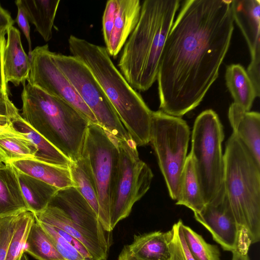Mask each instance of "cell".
Listing matches in <instances>:
<instances>
[{
	"instance_id": "cell-19",
	"label": "cell",
	"mask_w": 260,
	"mask_h": 260,
	"mask_svg": "<svg viewBox=\"0 0 260 260\" xmlns=\"http://www.w3.org/2000/svg\"><path fill=\"white\" fill-rule=\"evenodd\" d=\"M9 164L17 172L39 179L58 189L74 186L69 167L57 166L35 158L15 160Z\"/></svg>"
},
{
	"instance_id": "cell-23",
	"label": "cell",
	"mask_w": 260,
	"mask_h": 260,
	"mask_svg": "<svg viewBox=\"0 0 260 260\" xmlns=\"http://www.w3.org/2000/svg\"><path fill=\"white\" fill-rule=\"evenodd\" d=\"M37 152L35 145L11 123L0 132V159L4 164L35 158Z\"/></svg>"
},
{
	"instance_id": "cell-24",
	"label": "cell",
	"mask_w": 260,
	"mask_h": 260,
	"mask_svg": "<svg viewBox=\"0 0 260 260\" xmlns=\"http://www.w3.org/2000/svg\"><path fill=\"white\" fill-rule=\"evenodd\" d=\"M29 21L46 42L52 37V28L60 0H21Z\"/></svg>"
},
{
	"instance_id": "cell-14",
	"label": "cell",
	"mask_w": 260,
	"mask_h": 260,
	"mask_svg": "<svg viewBox=\"0 0 260 260\" xmlns=\"http://www.w3.org/2000/svg\"><path fill=\"white\" fill-rule=\"evenodd\" d=\"M193 214L195 219L210 233L224 250L232 252L236 249L238 227L225 195L206 204L200 212Z\"/></svg>"
},
{
	"instance_id": "cell-37",
	"label": "cell",
	"mask_w": 260,
	"mask_h": 260,
	"mask_svg": "<svg viewBox=\"0 0 260 260\" xmlns=\"http://www.w3.org/2000/svg\"><path fill=\"white\" fill-rule=\"evenodd\" d=\"M15 4L17 7V14L16 17V22L23 32L28 44V56L32 51L31 42L30 39V28L26 11L22 4L21 0L15 1Z\"/></svg>"
},
{
	"instance_id": "cell-40",
	"label": "cell",
	"mask_w": 260,
	"mask_h": 260,
	"mask_svg": "<svg viewBox=\"0 0 260 260\" xmlns=\"http://www.w3.org/2000/svg\"><path fill=\"white\" fill-rule=\"evenodd\" d=\"M118 260H138L131 253L128 245L124 246L119 255Z\"/></svg>"
},
{
	"instance_id": "cell-5",
	"label": "cell",
	"mask_w": 260,
	"mask_h": 260,
	"mask_svg": "<svg viewBox=\"0 0 260 260\" xmlns=\"http://www.w3.org/2000/svg\"><path fill=\"white\" fill-rule=\"evenodd\" d=\"M23 119L70 161L81 156L90 122L70 104L28 83L21 93Z\"/></svg>"
},
{
	"instance_id": "cell-3",
	"label": "cell",
	"mask_w": 260,
	"mask_h": 260,
	"mask_svg": "<svg viewBox=\"0 0 260 260\" xmlns=\"http://www.w3.org/2000/svg\"><path fill=\"white\" fill-rule=\"evenodd\" d=\"M68 44L72 55L91 72L137 146L149 143L152 111L115 67L106 48L73 35Z\"/></svg>"
},
{
	"instance_id": "cell-26",
	"label": "cell",
	"mask_w": 260,
	"mask_h": 260,
	"mask_svg": "<svg viewBox=\"0 0 260 260\" xmlns=\"http://www.w3.org/2000/svg\"><path fill=\"white\" fill-rule=\"evenodd\" d=\"M13 127L22 134L36 147L35 158L57 166L69 168L70 160L52 144L34 130L19 114L11 121Z\"/></svg>"
},
{
	"instance_id": "cell-16",
	"label": "cell",
	"mask_w": 260,
	"mask_h": 260,
	"mask_svg": "<svg viewBox=\"0 0 260 260\" xmlns=\"http://www.w3.org/2000/svg\"><path fill=\"white\" fill-rule=\"evenodd\" d=\"M3 52V71L5 82L15 86L25 84L29 77L30 62L25 52L19 30L13 25L7 30Z\"/></svg>"
},
{
	"instance_id": "cell-11",
	"label": "cell",
	"mask_w": 260,
	"mask_h": 260,
	"mask_svg": "<svg viewBox=\"0 0 260 260\" xmlns=\"http://www.w3.org/2000/svg\"><path fill=\"white\" fill-rule=\"evenodd\" d=\"M28 57L30 62L28 83L66 101L90 122L98 124L93 114L53 60L48 45L35 47Z\"/></svg>"
},
{
	"instance_id": "cell-7",
	"label": "cell",
	"mask_w": 260,
	"mask_h": 260,
	"mask_svg": "<svg viewBox=\"0 0 260 260\" xmlns=\"http://www.w3.org/2000/svg\"><path fill=\"white\" fill-rule=\"evenodd\" d=\"M190 132L181 117L152 111L150 141L171 198L178 197L180 176L186 158Z\"/></svg>"
},
{
	"instance_id": "cell-31",
	"label": "cell",
	"mask_w": 260,
	"mask_h": 260,
	"mask_svg": "<svg viewBox=\"0 0 260 260\" xmlns=\"http://www.w3.org/2000/svg\"><path fill=\"white\" fill-rule=\"evenodd\" d=\"M182 229L187 245L194 260H220L217 245L207 243L201 235L183 223Z\"/></svg>"
},
{
	"instance_id": "cell-41",
	"label": "cell",
	"mask_w": 260,
	"mask_h": 260,
	"mask_svg": "<svg viewBox=\"0 0 260 260\" xmlns=\"http://www.w3.org/2000/svg\"><path fill=\"white\" fill-rule=\"evenodd\" d=\"M20 260H28V257L24 252L23 253Z\"/></svg>"
},
{
	"instance_id": "cell-2",
	"label": "cell",
	"mask_w": 260,
	"mask_h": 260,
	"mask_svg": "<svg viewBox=\"0 0 260 260\" xmlns=\"http://www.w3.org/2000/svg\"><path fill=\"white\" fill-rule=\"evenodd\" d=\"M179 0H145L138 22L125 43L118 67L129 84L140 91L157 80L165 44Z\"/></svg>"
},
{
	"instance_id": "cell-25",
	"label": "cell",
	"mask_w": 260,
	"mask_h": 260,
	"mask_svg": "<svg viewBox=\"0 0 260 260\" xmlns=\"http://www.w3.org/2000/svg\"><path fill=\"white\" fill-rule=\"evenodd\" d=\"M225 78L234 103L249 111L257 95L246 71L240 64H232L226 68Z\"/></svg>"
},
{
	"instance_id": "cell-29",
	"label": "cell",
	"mask_w": 260,
	"mask_h": 260,
	"mask_svg": "<svg viewBox=\"0 0 260 260\" xmlns=\"http://www.w3.org/2000/svg\"><path fill=\"white\" fill-rule=\"evenodd\" d=\"M24 252L38 260H66L58 252L36 216L26 238Z\"/></svg>"
},
{
	"instance_id": "cell-38",
	"label": "cell",
	"mask_w": 260,
	"mask_h": 260,
	"mask_svg": "<svg viewBox=\"0 0 260 260\" xmlns=\"http://www.w3.org/2000/svg\"><path fill=\"white\" fill-rule=\"evenodd\" d=\"M14 20L8 11L5 10L0 4V30L8 29L13 26Z\"/></svg>"
},
{
	"instance_id": "cell-28",
	"label": "cell",
	"mask_w": 260,
	"mask_h": 260,
	"mask_svg": "<svg viewBox=\"0 0 260 260\" xmlns=\"http://www.w3.org/2000/svg\"><path fill=\"white\" fill-rule=\"evenodd\" d=\"M69 169L74 186L99 216L98 191L88 159L85 156L81 155L75 161H70Z\"/></svg>"
},
{
	"instance_id": "cell-21",
	"label": "cell",
	"mask_w": 260,
	"mask_h": 260,
	"mask_svg": "<svg viewBox=\"0 0 260 260\" xmlns=\"http://www.w3.org/2000/svg\"><path fill=\"white\" fill-rule=\"evenodd\" d=\"M24 209L28 208L17 171L10 164H4L0 167V217Z\"/></svg>"
},
{
	"instance_id": "cell-18",
	"label": "cell",
	"mask_w": 260,
	"mask_h": 260,
	"mask_svg": "<svg viewBox=\"0 0 260 260\" xmlns=\"http://www.w3.org/2000/svg\"><path fill=\"white\" fill-rule=\"evenodd\" d=\"M141 10L139 0H118L113 29L106 46L110 56L115 57L119 54L138 22Z\"/></svg>"
},
{
	"instance_id": "cell-30",
	"label": "cell",
	"mask_w": 260,
	"mask_h": 260,
	"mask_svg": "<svg viewBox=\"0 0 260 260\" xmlns=\"http://www.w3.org/2000/svg\"><path fill=\"white\" fill-rule=\"evenodd\" d=\"M35 218V213L28 209L23 210L19 213L6 260H20L24 252L26 238Z\"/></svg>"
},
{
	"instance_id": "cell-22",
	"label": "cell",
	"mask_w": 260,
	"mask_h": 260,
	"mask_svg": "<svg viewBox=\"0 0 260 260\" xmlns=\"http://www.w3.org/2000/svg\"><path fill=\"white\" fill-rule=\"evenodd\" d=\"M176 204L184 206L193 213L200 212L206 204L196 173L193 159L189 154L182 171Z\"/></svg>"
},
{
	"instance_id": "cell-17",
	"label": "cell",
	"mask_w": 260,
	"mask_h": 260,
	"mask_svg": "<svg viewBox=\"0 0 260 260\" xmlns=\"http://www.w3.org/2000/svg\"><path fill=\"white\" fill-rule=\"evenodd\" d=\"M228 118L236 136L247 147L256 161L260 164V114L247 111L233 103L229 107Z\"/></svg>"
},
{
	"instance_id": "cell-8",
	"label": "cell",
	"mask_w": 260,
	"mask_h": 260,
	"mask_svg": "<svg viewBox=\"0 0 260 260\" xmlns=\"http://www.w3.org/2000/svg\"><path fill=\"white\" fill-rule=\"evenodd\" d=\"M119 162L110 196L112 230L130 214L134 204L149 190L153 177L150 167L139 157L132 139L118 140Z\"/></svg>"
},
{
	"instance_id": "cell-4",
	"label": "cell",
	"mask_w": 260,
	"mask_h": 260,
	"mask_svg": "<svg viewBox=\"0 0 260 260\" xmlns=\"http://www.w3.org/2000/svg\"><path fill=\"white\" fill-rule=\"evenodd\" d=\"M224 154L225 195L238 227V246L260 240V164L234 134Z\"/></svg>"
},
{
	"instance_id": "cell-15",
	"label": "cell",
	"mask_w": 260,
	"mask_h": 260,
	"mask_svg": "<svg viewBox=\"0 0 260 260\" xmlns=\"http://www.w3.org/2000/svg\"><path fill=\"white\" fill-rule=\"evenodd\" d=\"M35 214L39 221L59 228L79 241L94 260H107L109 247L73 223L58 208L49 205L44 210Z\"/></svg>"
},
{
	"instance_id": "cell-33",
	"label": "cell",
	"mask_w": 260,
	"mask_h": 260,
	"mask_svg": "<svg viewBox=\"0 0 260 260\" xmlns=\"http://www.w3.org/2000/svg\"><path fill=\"white\" fill-rule=\"evenodd\" d=\"M39 222L49 237L58 252L66 260H88L62 237L55 231L53 226L46 223L40 221Z\"/></svg>"
},
{
	"instance_id": "cell-42",
	"label": "cell",
	"mask_w": 260,
	"mask_h": 260,
	"mask_svg": "<svg viewBox=\"0 0 260 260\" xmlns=\"http://www.w3.org/2000/svg\"><path fill=\"white\" fill-rule=\"evenodd\" d=\"M7 127H5V126L0 125V132H1L2 131H3L4 129L6 128Z\"/></svg>"
},
{
	"instance_id": "cell-35",
	"label": "cell",
	"mask_w": 260,
	"mask_h": 260,
	"mask_svg": "<svg viewBox=\"0 0 260 260\" xmlns=\"http://www.w3.org/2000/svg\"><path fill=\"white\" fill-rule=\"evenodd\" d=\"M118 0L107 1L102 18L103 34L106 46L109 44L113 29Z\"/></svg>"
},
{
	"instance_id": "cell-9",
	"label": "cell",
	"mask_w": 260,
	"mask_h": 260,
	"mask_svg": "<svg viewBox=\"0 0 260 260\" xmlns=\"http://www.w3.org/2000/svg\"><path fill=\"white\" fill-rule=\"evenodd\" d=\"M88 159L96 186L99 220L107 232H111L110 196L119 162L118 140L97 123L88 126L81 154Z\"/></svg>"
},
{
	"instance_id": "cell-1",
	"label": "cell",
	"mask_w": 260,
	"mask_h": 260,
	"mask_svg": "<svg viewBox=\"0 0 260 260\" xmlns=\"http://www.w3.org/2000/svg\"><path fill=\"white\" fill-rule=\"evenodd\" d=\"M231 0L184 2L166 39L157 80L159 108L180 117L218 78L234 30Z\"/></svg>"
},
{
	"instance_id": "cell-20",
	"label": "cell",
	"mask_w": 260,
	"mask_h": 260,
	"mask_svg": "<svg viewBox=\"0 0 260 260\" xmlns=\"http://www.w3.org/2000/svg\"><path fill=\"white\" fill-rule=\"evenodd\" d=\"M172 236V230L135 235L128 247L138 260H170L169 244Z\"/></svg>"
},
{
	"instance_id": "cell-43",
	"label": "cell",
	"mask_w": 260,
	"mask_h": 260,
	"mask_svg": "<svg viewBox=\"0 0 260 260\" xmlns=\"http://www.w3.org/2000/svg\"><path fill=\"white\" fill-rule=\"evenodd\" d=\"M4 165V164L2 161V160L0 159V167L3 166Z\"/></svg>"
},
{
	"instance_id": "cell-34",
	"label": "cell",
	"mask_w": 260,
	"mask_h": 260,
	"mask_svg": "<svg viewBox=\"0 0 260 260\" xmlns=\"http://www.w3.org/2000/svg\"><path fill=\"white\" fill-rule=\"evenodd\" d=\"M22 210L11 215L0 217V260H6L16 222L18 215Z\"/></svg>"
},
{
	"instance_id": "cell-13",
	"label": "cell",
	"mask_w": 260,
	"mask_h": 260,
	"mask_svg": "<svg viewBox=\"0 0 260 260\" xmlns=\"http://www.w3.org/2000/svg\"><path fill=\"white\" fill-rule=\"evenodd\" d=\"M49 205L61 210L73 223L110 247L108 232L103 228L98 215L76 187L59 189Z\"/></svg>"
},
{
	"instance_id": "cell-39",
	"label": "cell",
	"mask_w": 260,
	"mask_h": 260,
	"mask_svg": "<svg viewBox=\"0 0 260 260\" xmlns=\"http://www.w3.org/2000/svg\"><path fill=\"white\" fill-rule=\"evenodd\" d=\"M249 249L237 247L232 252V260H250L248 254Z\"/></svg>"
},
{
	"instance_id": "cell-12",
	"label": "cell",
	"mask_w": 260,
	"mask_h": 260,
	"mask_svg": "<svg viewBox=\"0 0 260 260\" xmlns=\"http://www.w3.org/2000/svg\"><path fill=\"white\" fill-rule=\"evenodd\" d=\"M234 20L241 29L249 49L251 61L247 73L257 95L260 94V1L232 0Z\"/></svg>"
},
{
	"instance_id": "cell-10",
	"label": "cell",
	"mask_w": 260,
	"mask_h": 260,
	"mask_svg": "<svg viewBox=\"0 0 260 260\" xmlns=\"http://www.w3.org/2000/svg\"><path fill=\"white\" fill-rule=\"evenodd\" d=\"M51 56L93 114L98 124L118 140L132 139L88 68L72 55L51 51Z\"/></svg>"
},
{
	"instance_id": "cell-6",
	"label": "cell",
	"mask_w": 260,
	"mask_h": 260,
	"mask_svg": "<svg viewBox=\"0 0 260 260\" xmlns=\"http://www.w3.org/2000/svg\"><path fill=\"white\" fill-rule=\"evenodd\" d=\"M223 126L212 109L196 118L191 133L190 154L206 204L222 199L224 187V159L222 143Z\"/></svg>"
},
{
	"instance_id": "cell-27",
	"label": "cell",
	"mask_w": 260,
	"mask_h": 260,
	"mask_svg": "<svg viewBox=\"0 0 260 260\" xmlns=\"http://www.w3.org/2000/svg\"><path fill=\"white\" fill-rule=\"evenodd\" d=\"M17 173L28 209L35 213L44 210L59 189L30 176Z\"/></svg>"
},
{
	"instance_id": "cell-32",
	"label": "cell",
	"mask_w": 260,
	"mask_h": 260,
	"mask_svg": "<svg viewBox=\"0 0 260 260\" xmlns=\"http://www.w3.org/2000/svg\"><path fill=\"white\" fill-rule=\"evenodd\" d=\"M180 219L172 228V236L169 244L170 260H194L186 243Z\"/></svg>"
},
{
	"instance_id": "cell-36",
	"label": "cell",
	"mask_w": 260,
	"mask_h": 260,
	"mask_svg": "<svg viewBox=\"0 0 260 260\" xmlns=\"http://www.w3.org/2000/svg\"><path fill=\"white\" fill-rule=\"evenodd\" d=\"M19 114L18 109L9 99L8 92H0V125L8 126Z\"/></svg>"
}]
</instances>
